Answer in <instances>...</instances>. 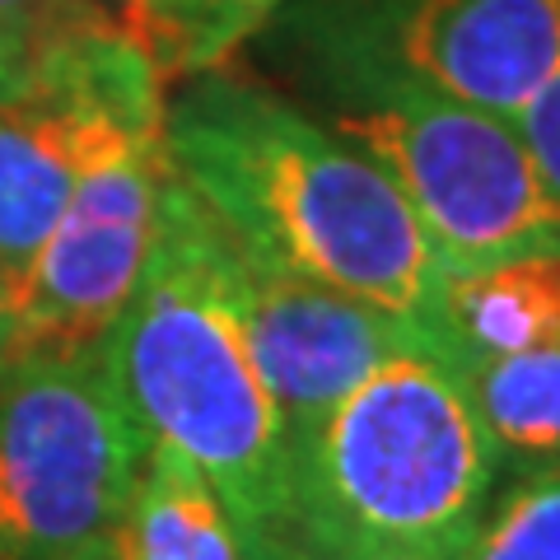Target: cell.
<instances>
[{"mask_svg":"<svg viewBox=\"0 0 560 560\" xmlns=\"http://www.w3.org/2000/svg\"><path fill=\"white\" fill-rule=\"evenodd\" d=\"M164 150L243 253L444 341L440 257L393 178L331 121L215 66L168 84Z\"/></svg>","mask_w":560,"mask_h":560,"instance_id":"6da1fadb","label":"cell"},{"mask_svg":"<svg viewBox=\"0 0 560 560\" xmlns=\"http://www.w3.org/2000/svg\"><path fill=\"white\" fill-rule=\"evenodd\" d=\"M108 360L145 434L215 486L253 556L304 560L294 458L243 331L230 234L173 168Z\"/></svg>","mask_w":560,"mask_h":560,"instance_id":"7a4b0ae2","label":"cell"},{"mask_svg":"<svg viewBox=\"0 0 560 560\" xmlns=\"http://www.w3.org/2000/svg\"><path fill=\"white\" fill-rule=\"evenodd\" d=\"M500 467L448 350L401 346L294 453L304 560L350 547L463 556L495 500Z\"/></svg>","mask_w":560,"mask_h":560,"instance_id":"3957f363","label":"cell"},{"mask_svg":"<svg viewBox=\"0 0 560 560\" xmlns=\"http://www.w3.org/2000/svg\"><path fill=\"white\" fill-rule=\"evenodd\" d=\"M331 127L388 173L444 276L560 253V206L510 117L370 66H323Z\"/></svg>","mask_w":560,"mask_h":560,"instance_id":"277c9868","label":"cell"},{"mask_svg":"<svg viewBox=\"0 0 560 560\" xmlns=\"http://www.w3.org/2000/svg\"><path fill=\"white\" fill-rule=\"evenodd\" d=\"M150 434L94 350H14L0 364V560H61L117 533Z\"/></svg>","mask_w":560,"mask_h":560,"instance_id":"5b68a950","label":"cell"},{"mask_svg":"<svg viewBox=\"0 0 560 560\" xmlns=\"http://www.w3.org/2000/svg\"><path fill=\"white\" fill-rule=\"evenodd\" d=\"M164 183V98H154L108 127L51 234L14 280V350L70 355L108 341L145 271Z\"/></svg>","mask_w":560,"mask_h":560,"instance_id":"8992f818","label":"cell"},{"mask_svg":"<svg viewBox=\"0 0 560 560\" xmlns=\"http://www.w3.org/2000/svg\"><path fill=\"white\" fill-rule=\"evenodd\" d=\"M136 28H80L43 43L28 80L0 98V285L24 276L108 127L164 98Z\"/></svg>","mask_w":560,"mask_h":560,"instance_id":"52a82bcc","label":"cell"},{"mask_svg":"<svg viewBox=\"0 0 560 560\" xmlns=\"http://www.w3.org/2000/svg\"><path fill=\"white\" fill-rule=\"evenodd\" d=\"M318 66H370L495 117L560 75V0H341Z\"/></svg>","mask_w":560,"mask_h":560,"instance_id":"ba28073f","label":"cell"},{"mask_svg":"<svg viewBox=\"0 0 560 560\" xmlns=\"http://www.w3.org/2000/svg\"><path fill=\"white\" fill-rule=\"evenodd\" d=\"M230 253L243 331H248L257 374L276 401L280 425H285L290 458L374 364H383L401 346L440 341L370 300L267 267L253 253H243L234 238Z\"/></svg>","mask_w":560,"mask_h":560,"instance_id":"9c48e42d","label":"cell"},{"mask_svg":"<svg viewBox=\"0 0 560 560\" xmlns=\"http://www.w3.org/2000/svg\"><path fill=\"white\" fill-rule=\"evenodd\" d=\"M560 337V253L495 261L444 290V350L453 364L510 355Z\"/></svg>","mask_w":560,"mask_h":560,"instance_id":"30bf717a","label":"cell"},{"mask_svg":"<svg viewBox=\"0 0 560 560\" xmlns=\"http://www.w3.org/2000/svg\"><path fill=\"white\" fill-rule=\"evenodd\" d=\"M121 541L131 560H257L215 486L160 440L140 463Z\"/></svg>","mask_w":560,"mask_h":560,"instance_id":"8fae6325","label":"cell"},{"mask_svg":"<svg viewBox=\"0 0 560 560\" xmlns=\"http://www.w3.org/2000/svg\"><path fill=\"white\" fill-rule=\"evenodd\" d=\"M458 378L500 458L523 467L560 463V337L510 355L467 360L458 364Z\"/></svg>","mask_w":560,"mask_h":560,"instance_id":"7c38bea8","label":"cell"},{"mask_svg":"<svg viewBox=\"0 0 560 560\" xmlns=\"http://www.w3.org/2000/svg\"><path fill=\"white\" fill-rule=\"evenodd\" d=\"M294 0H136V33L164 84L230 66Z\"/></svg>","mask_w":560,"mask_h":560,"instance_id":"4fadbf2b","label":"cell"},{"mask_svg":"<svg viewBox=\"0 0 560 560\" xmlns=\"http://www.w3.org/2000/svg\"><path fill=\"white\" fill-rule=\"evenodd\" d=\"M463 560H560V463L528 467L490 500Z\"/></svg>","mask_w":560,"mask_h":560,"instance_id":"5bb4252c","label":"cell"},{"mask_svg":"<svg viewBox=\"0 0 560 560\" xmlns=\"http://www.w3.org/2000/svg\"><path fill=\"white\" fill-rule=\"evenodd\" d=\"M0 20L47 43L80 28H136V0H0Z\"/></svg>","mask_w":560,"mask_h":560,"instance_id":"9a60e30c","label":"cell"},{"mask_svg":"<svg viewBox=\"0 0 560 560\" xmlns=\"http://www.w3.org/2000/svg\"><path fill=\"white\" fill-rule=\"evenodd\" d=\"M510 121L518 127L523 145H528L541 183H547V191H551V201L560 206V75H551L547 84H541Z\"/></svg>","mask_w":560,"mask_h":560,"instance_id":"2e32d148","label":"cell"},{"mask_svg":"<svg viewBox=\"0 0 560 560\" xmlns=\"http://www.w3.org/2000/svg\"><path fill=\"white\" fill-rule=\"evenodd\" d=\"M38 51H43V38H33V33H24V28H14V24L0 20V98H10L28 80V70H33V61H38Z\"/></svg>","mask_w":560,"mask_h":560,"instance_id":"e0dca14e","label":"cell"},{"mask_svg":"<svg viewBox=\"0 0 560 560\" xmlns=\"http://www.w3.org/2000/svg\"><path fill=\"white\" fill-rule=\"evenodd\" d=\"M318 560H463L444 551H401V547H350V551H327Z\"/></svg>","mask_w":560,"mask_h":560,"instance_id":"ac0fdd59","label":"cell"},{"mask_svg":"<svg viewBox=\"0 0 560 560\" xmlns=\"http://www.w3.org/2000/svg\"><path fill=\"white\" fill-rule=\"evenodd\" d=\"M61 560H131V551H127V541H121V528H117V533L90 537V541H84V547L66 551Z\"/></svg>","mask_w":560,"mask_h":560,"instance_id":"d6986e66","label":"cell"},{"mask_svg":"<svg viewBox=\"0 0 560 560\" xmlns=\"http://www.w3.org/2000/svg\"><path fill=\"white\" fill-rule=\"evenodd\" d=\"M14 355V308H10V294L0 285V364Z\"/></svg>","mask_w":560,"mask_h":560,"instance_id":"ffe728a7","label":"cell"}]
</instances>
